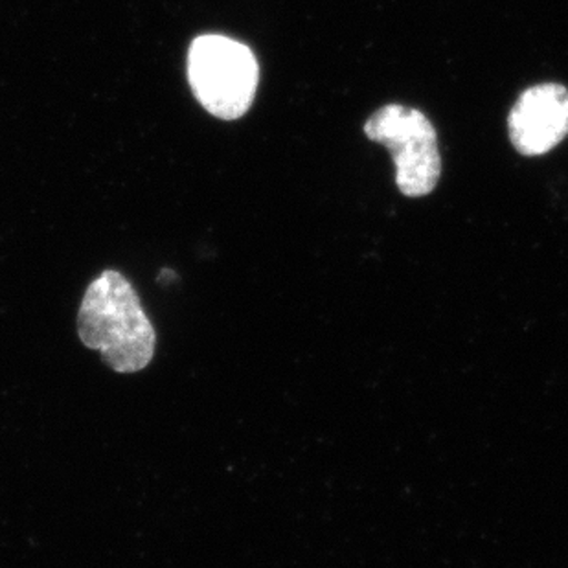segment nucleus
I'll list each match as a JSON object with an SVG mask.
<instances>
[{
  "label": "nucleus",
  "instance_id": "f257e3e1",
  "mask_svg": "<svg viewBox=\"0 0 568 568\" xmlns=\"http://www.w3.org/2000/svg\"><path fill=\"white\" fill-rule=\"evenodd\" d=\"M78 335L120 374L144 371L155 355V327L139 293L116 271H105L87 287L78 313Z\"/></svg>",
  "mask_w": 568,
  "mask_h": 568
},
{
  "label": "nucleus",
  "instance_id": "f03ea898",
  "mask_svg": "<svg viewBox=\"0 0 568 568\" xmlns=\"http://www.w3.org/2000/svg\"><path fill=\"white\" fill-rule=\"evenodd\" d=\"M189 81L199 103L221 120L242 119L253 105L260 64L247 44L201 36L189 52Z\"/></svg>",
  "mask_w": 568,
  "mask_h": 568
},
{
  "label": "nucleus",
  "instance_id": "7ed1b4c3",
  "mask_svg": "<svg viewBox=\"0 0 568 568\" xmlns=\"http://www.w3.org/2000/svg\"><path fill=\"white\" fill-rule=\"evenodd\" d=\"M365 134L390 151L403 195L424 197L436 189L442 173L438 139L429 119L418 109L388 103L372 114Z\"/></svg>",
  "mask_w": 568,
  "mask_h": 568
},
{
  "label": "nucleus",
  "instance_id": "20e7f679",
  "mask_svg": "<svg viewBox=\"0 0 568 568\" xmlns=\"http://www.w3.org/2000/svg\"><path fill=\"white\" fill-rule=\"evenodd\" d=\"M509 140L525 156L547 155L568 134V91L559 83L530 87L508 116Z\"/></svg>",
  "mask_w": 568,
  "mask_h": 568
}]
</instances>
